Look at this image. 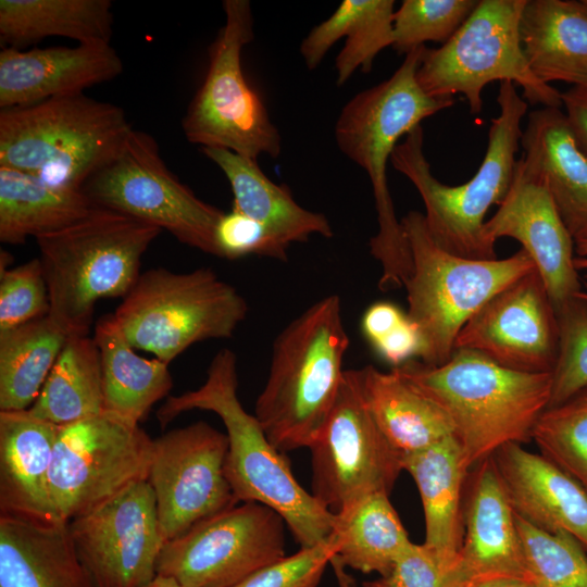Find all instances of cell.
<instances>
[{"label": "cell", "instance_id": "cell-17", "mask_svg": "<svg viewBox=\"0 0 587 587\" xmlns=\"http://www.w3.org/2000/svg\"><path fill=\"white\" fill-rule=\"evenodd\" d=\"M77 555L96 587H146L164 546L148 480L68 522Z\"/></svg>", "mask_w": 587, "mask_h": 587}, {"label": "cell", "instance_id": "cell-46", "mask_svg": "<svg viewBox=\"0 0 587 587\" xmlns=\"http://www.w3.org/2000/svg\"><path fill=\"white\" fill-rule=\"evenodd\" d=\"M405 316L407 313L395 303L389 301H376L372 303L362 315V334L370 346H373Z\"/></svg>", "mask_w": 587, "mask_h": 587}, {"label": "cell", "instance_id": "cell-36", "mask_svg": "<svg viewBox=\"0 0 587 587\" xmlns=\"http://www.w3.org/2000/svg\"><path fill=\"white\" fill-rule=\"evenodd\" d=\"M28 410L59 426L104 411L100 354L93 337L68 336Z\"/></svg>", "mask_w": 587, "mask_h": 587}, {"label": "cell", "instance_id": "cell-18", "mask_svg": "<svg viewBox=\"0 0 587 587\" xmlns=\"http://www.w3.org/2000/svg\"><path fill=\"white\" fill-rule=\"evenodd\" d=\"M560 348L558 316L537 268L492 296L466 322L455 349L484 354L523 373H552Z\"/></svg>", "mask_w": 587, "mask_h": 587}, {"label": "cell", "instance_id": "cell-12", "mask_svg": "<svg viewBox=\"0 0 587 587\" xmlns=\"http://www.w3.org/2000/svg\"><path fill=\"white\" fill-rule=\"evenodd\" d=\"M80 191L97 208L153 225L218 258L215 230L224 212L198 198L171 172L157 140L146 132L133 128L117 154Z\"/></svg>", "mask_w": 587, "mask_h": 587}, {"label": "cell", "instance_id": "cell-27", "mask_svg": "<svg viewBox=\"0 0 587 587\" xmlns=\"http://www.w3.org/2000/svg\"><path fill=\"white\" fill-rule=\"evenodd\" d=\"M520 38L533 74L542 83H587V5L576 0H526Z\"/></svg>", "mask_w": 587, "mask_h": 587}, {"label": "cell", "instance_id": "cell-14", "mask_svg": "<svg viewBox=\"0 0 587 587\" xmlns=\"http://www.w3.org/2000/svg\"><path fill=\"white\" fill-rule=\"evenodd\" d=\"M312 495L330 513L373 495H389L401 454L378 428L362 392L359 370H345L333 408L309 447Z\"/></svg>", "mask_w": 587, "mask_h": 587}, {"label": "cell", "instance_id": "cell-50", "mask_svg": "<svg viewBox=\"0 0 587 587\" xmlns=\"http://www.w3.org/2000/svg\"><path fill=\"white\" fill-rule=\"evenodd\" d=\"M146 587H185L172 577L157 574Z\"/></svg>", "mask_w": 587, "mask_h": 587}, {"label": "cell", "instance_id": "cell-45", "mask_svg": "<svg viewBox=\"0 0 587 587\" xmlns=\"http://www.w3.org/2000/svg\"><path fill=\"white\" fill-rule=\"evenodd\" d=\"M376 354L394 367L419 357L422 350L421 334L407 316L392 327L380 340L371 346Z\"/></svg>", "mask_w": 587, "mask_h": 587}, {"label": "cell", "instance_id": "cell-29", "mask_svg": "<svg viewBox=\"0 0 587 587\" xmlns=\"http://www.w3.org/2000/svg\"><path fill=\"white\" fill-rule=\"evenodd\" d=\"M394 0H344L328 18L314 26L300 45L309 70L316 68L328 50L347 36L335 61L336 84L345 85L355 71L373 68L377 54L394 42Z\"/></svg>", "mask_w": 587, "mask_h": 587}, {"label": "cell", "instance_id": "cell-31", "mask_svg": "<svg viewBox=\"0 0 587 587\" xmlns=\"http://www.w3.org/2000/svg\"><path fill=\"white\" fill-rule=\"evenodd\" d=\"M330 538L337 551L338 587H355L345 567L388 574L411 544L389 495L383 492L366 496L335 514Z\"/></svg>", "mask_w": 587, "mask_h": 587}, {"label": "cell", "instance_id": "cell-10", "mask_svg": "<svg viewBox=\"0 0 587 587\" xmlns=\"http://www.w3.org/2000/svg\"><path fill=\"white\" fill-rule=\"evenodd\" d=\"M526 0H478L471 15L440 48L425 47L416 80L429 97L461 93L470 112L483 109V89L495 80L521 86L527 103L561 108L551 85L530 71L520 38V18Z\"/></svg>", "mask_w": 587, "mask_h": 587}, {"label": "cell", "instance_id": "cell-5", "mask_svg": "<svg viewBox=\"0 0 587 587\" xmlns=\"http://www.w3.org/2000/svg\"><path fill=\"white\" fill-rule=\"evenodd\" d=\"M499 115L491 120L487 149L475 175L466 183L448 186L432 173L424 153V132L413 128L394 149L390 162L415 187L425 207V224L444 250L475 260L497 259L496 245L485 235V216L505 198L515 171L528 103L509 80L500 82Z\"/></svg>", "mask_w": 587, "mask_h": 587}, {"label": "cell", "instance_id": "cell-47", "mask_svg": "<svg viewBox=\"0 0 587 587\" xmlns=\"http://www.w3.org/2000/svg\"><path fill=\"white\" fill-rule=\"evenodd\" d=\"M561 99L576 145L587 157V83L570 87Z\"/></svg>", "mask_w": 587, "mask_h": 587}, {"label": "cell", "instance_id": "cell-51", "mask_svg": "<svg viewBox=\"0 0 587 587\" xmlns=\"http://www.w3.org/2000/svg\"><path fill=\"white\" fill-rule=\"evenodd\" d=\"M577 298L582 299L583 301H585L587 303V291L585 290H582L580 292H578L576 295Z\"/></svg>", "mask_w": 587, "mask_h": 587}, {"label": "cell", "instance_id": "cell-43", "mask_svg": "<svg viewBox=\"0 0 587 587\" xmlns=\"http://www.w3.org/2000/svg\"><path fill=\"white\" fill-rule=\"evenodd\" d=\"M215 241L218 258L222 259L235 260L248 254L279 261L288 258L287 243L264 224L235 210L224 212L221 216L215 230Z\"/></svg>", "mask_w": 587, "mask_h": 587}, {"label": "cell", "instance_id": "cell-26", "mask_svg": "<svg viewBox=\"0 0 587 587\" xmlns=\"http://www.w3.org/2000/svg\"><path fill=\"white\" fill-rule=\"evenodd\" d=\"M414 479L425 520L424 544L452 570L464 538V486L471 469L455 436L402 457Z\"/></svg>", "mask_w": 587, "mask_h": 587}, {"label": "cell", "instance_id": "cell-42", "mask_svg": "<svg viewBox=\"0 0 587 587\" xmlns=\"http://www.w3.org/2000/svg\"><path fill=\"white\" fill-rule=\"evenodd\" d=\"M328 564L337 569V551L329 541L300 548L249 575L234 587H317Z\"/></svg>", "mask_w": 587, "mask_h": 587}, {"label": "cell", "instance_id": "cell-39", "mask_svg": "<svg viewBox=\"0 0 587 587\" xmlns=\"http://www.w3.org/2000/svg\"><path fill=\"white\" fill-rule=\"evenodd\" d=\"M478 0H403L394 14L392 48L400 54L447 42L476 8Z\"/></svg>", "mask_w": 587, "mask_h": 587}, {"label": "cell", "instance_id": "cell-44", "mask_svg": "<svg viewBox=\"0 0 587 587\" xmlns=\"http://www.w3.org/2000/svg\"><path fill=\"white\" fill-rule=\"evenodd\" d=\"M451 569L425 544H411L388 574L363 583V587H453Z\"/></svg>", "mask_w": 587, "mask_h": 587}, {"label": "cell", "instance_id": "cell-2", "mask_svg": "<svg viewBox=\"0 0 587 587\" xmlns=\"http://www.w3.org/2000/svg\"><path fill=\"white\" fill-rule=\"evenodd\" d=\"M424 49L410 51L388 79L357 93L335 124L338 148L365 171L372 185L378 230L370 239V252L382 266L378 288L383 291L404 287L413 268L388 187L387 163L402 136L454 104L453 97H429L420 87L416 72Z\"/></svg>", "mask_w": 587, "mask_h": 587}, {"label": "cell", "instance_id": "cell-23", "mask_svg": "<svg viewBox=\"0 0 587 587\" xmlns=\"http://www.w3.org/2000/svg\"><path fill=\"white\" fill-rule=\"evenodd\" d=\"M60 426L29 410L0 411V514L57 524L49 473Z\"/></svg>", "mask_w": 587, "mask_h": 587}, {"label": "cell", "instance_id": "cell-13", "mask_svg": "<svg viewBox=\"0 0 587 587\" xmlns=\"http://www.w3.org/2000/svg\"><path fill=\"white\" fill-rule=\"evenodd\" d=\"M153 439L109 411L60 426L49 473L52 504L70 522L148 480Z\"/></svg>", "mask_w": 587, "mask_h": 587}, {"label": "cell", "instance_id": "cell-1", "mask_svg": "<svg viewBox=\"0 0 587 587\" xmlns=\"http://www.w3.org/2000/svg\"><path fill=\"white\" fill-rule=\"evenodd\" d=\"M236 362L232 350H220L202 386L166 398L157 412L160 425L165 427L180 413L196 409L217 414L228 438L225 475L237 500L257 501L277 512L300 548L329 541L335 514L301 487L284 453L243 409L237 396Z\"/></svg>", "mask_w": 587, "mask_h": 587}, {"label": "cell", "instance_id": "cell-20", "mask_svg": "<svg viewBox=\"0 0 587 587\" xmlns=\"http://www.w3.org/2000/svg\"><path fill=\"white\" fill-rule=\"evenodd\" d=\"M464 499V538L450 572L453 587L497 579L532 582L515 514L492 457L474 466Z\"/></svg>", "mask_w": 587, "mask_h": 587}, {"label": "cell", "instance_id": "cell-41", "mask_svg": "<svg viewBox=\"0 0 587 587\" xmlns=\"http://www.w3.org/2000/svg\"><path fill=\"white\" fill-rule=\"evenodd\" d=\"M47 283L39 258L0 271V332L49 313Z\"/></svg>", "mask_w": 587, "mask_h": 587}, {"label": "cell", "instance_id": "cell-28", "mask_svg": "<svg viewBox=\"0 0 587 587\" xmlns=\"http://www.w3.org/2000/svg\"><path fill=\"white\" fill-rule=\"evenodd\" d=\"M200 150L226 176L233 192L232 210L264 224L288 246L305 242L312 236H334L323 213L300 205L288 186L272 182L257 160L222 148Z\"/></svg>", "mask_w": 587, "mask_h": 587}, {"label": "cell", "instance_id": "cell-6", "mask_svg": "<svg viewBox=\"0 0 587 587\" xmlns=\"http://www.w3.org/2000/svg\"><path fill=\"white\" fill-rule=\"evenodd\" d=\"M162 230L95 208L86 217L36 239L51 319L72 335H89L96 303L124 298L140 275L143 253Z\"/></svg>", "mask_w": 587, "mask_h": 587}, {"label": "cell", "instance_id": "cell-21", "mask_svg": "<svg viewBox=\"0 0 587 587\" xmlns=\"http://www.w3.org/2000/svg\"><path fill=\"white\" fill-rule=\"evenodd\" d=\"M122 72L123 62L110 43L1 48L0 109L82 93Z\"/></svg>", "mask_w": 587, "mask_h": 587}, {"label": "cell", "instance_id": "cell-11", "mask_svg": "<svg viewBox=\"0 0 587 587\" xmlns=\"http://www.w3.org/2000/svg\"><path fill=\"white\" fill-rule=\"evenodd\" d=\"M225 23L209 47L205 76L192 97L182 127L186 139L201 148H222L258 160L277 158L282 137L259 92L247 80L243 47L253 39L248 0H224Z\"/></svg>", "mask_w": 587, "mask_h": 587}, {"label": "cell", "instance_id": "cell-25", "mask_svg": "<svg viewBox=\"0 0 587 587\" xmlns=\"http://www.w3.org/2000/svg\"><path fill=\"white\" fill-rule=\"evenodd\" d=\"M0 587H96L73 545L68 523L0 514Z\"/></svg>", "mask_w": 587, "mask_h": 587}, {"label": "cell", "instance_id": "cell-40", "mask_svg": "<svg viewBox=\"0 0 587 587\" xmlns=\"http://www.w3.org/2000/svg\"><path fill=\"white\" fill-rule=\"evenodd\" d=\"M557 316L560 348L548 408L587 387V303L576 297Z\"/></svg>", "mask_w": 587, "mask_h": 587}, {"label": "cell", "instance_id": "cell-34", "mask_svg": "<svg viewBox=\"0 0 587 587\" xmlns=\"http://www.w3.org/2000/svg\"><path fill=\"white\" fill-rule=\"evenodd\" d=\"M95 208L80 190L53 187L26 172L0 166V240L4 243L58 232Z\"/></svg>", "mask_w": 587, "mask_h": 587}, {"label": "cell", "instance_id": "cell-52", "mask_svg": "<svg viewBox=\"0 0 587 587\" xmlns=\"http://www.w3.org/2000/svg\"><path fill=\"white\" fill-rule=\"evenodd\" d=\"M583 2L587 5V0H583Z\"/></svg>", "mask_w": 587, "mask_h": 587}, {"label": "cell", "instance_id": "cell-8", "mask_svg": "<svg viewBox=\"0 0 587 587\" xmlns=\"http://www.w3.org/2000/svg\"><path fill=\"white\" fill-rule=\"evenodd\" d=\"M401 224L413 264L404 285L407 314L421 334V361L442 365L451 358L466 322L492 296L536 266L524 249L504 259L454 255L433 240L419 211L407 213Z\"/></svg>", "mask_w": 587, "mask_h": 587}, {"label": "cell", "instance_id": "cell-24", "mask_svg": "<svg viewBox=\"0 0 587 587\" xmlns=\"http://www.w3.org/2000/svg\"><path fill=\"white\" fill-rule=\"evenodd\" d=\"M560 109L542 107L528 114L521 138L522 158L542 176L576 243L587 240V157Z\"/></svg>", "mask_w": 587, "mask_h": 587}, {"label": "cell", "instance_id": "cell-22", "mask_svg": "<svg viewBox=\"0 0 587 587\" xmlns=\"http://www.w3.org/2000/svg\"><path fill=\"white\" fill-rule=\"evenodd\" d=\"M491 457L515 514L541 530L572 535L587 551V492L574 478L520 444Z\"/></svg>", "mask_w": 587, "mask_h": 587}, {"label": "cell", "instance_id": "cell-15", "mask_svg": "<svg viewBox=\"0 0 587 587\" xmlns=\"http://www.w3.org/2000/svg\"><path fill=\"white\" fill-rule=\"evenodd\" d=\"M284 519L257 501H243L164 544L157 573L185 587H234L285 557Z\"/></svg>", "mask_w": 587, "mask_h": 587}, {"label": "cell", "instance_id": "cell-38", "mask_svg": "<svg viewBox=\"0 0 587 587\" xmlns=\"http://www.w3.org/2000/svg\"><path fill=\"white\" fill-rule=\"evenodd\" d=\"M515 523L533 584L587 587V551L578 540L565 532L541 530L517 514Z\"/></svg>", "mask_w": 587, "mask_h": 587}, {"label": "cell", "instance_id": "cell-32", "mask_svg": "<svg viewBox=\"0 0 587 587\" xmlns=\"http://www.w3.org/2000/svg\"><path fill=\"white\" fill-rule=\"evenodd\" d=\"M93 339L100 354L104 411L139 423L171 391L170 364L137 354L112 313L98 320Z\"/></svg>", "mask_w": 587, "mask_h": 587}, {"label": "cell", "instance_id": "cell-9", "mask_svg": "<svg viewBox=\"0 0 587 587\" xmlns=\"http://www.w3.org/2000/svg\"><path fill=\"white\" fill-rule=\"evenodd\" d=\"M246 299L209 267L140 273L112 313L128 342L170 364L191 345L233 337L248 313Z\"/></svg>", "mask_w": 587, "mask_h": 587}, {"label": "cell", "instance_id": "cell-3", "mask_svg": "<svg viewBox=\"0 0 587 587\" xmlns=\"http://www.w3.org/2000/svg\"><path fill=\"white\" fill-rule=\"evenodd\" d=\"M392 371L439 405L472 467L507 444L532 441L549 407L552 373H523L455 349L442 365L410 360Z\"/></svg>", "mask_w": 587, "mask_h": 587}, {"label": "cell", "instance_id": "cell-35", "mask_svg": "<svg viewBox=\"0 0 587 587\" xmlns=\"http://www.w3.org/2000/svg\"><path fill=\"white\" fill-rule=\"evenodd\" d=\"M67 338L49 314L0 332V411L33 405Z\"/></svg>", "mask_w": 587, "mask_h": 587}, {"label": "cell", "instance_id": "cell-19", "mask_svg": "<svg viewBox=\"0 0 587 587\" xmlns=\"http://www.w3.org/2000/svg\"><path fill=\"white\" fill-rule=\"evenodd\" d=\"M484 228L487 239L495 245L502 237L522 245L534 261L557 314L583 290L574 266L575 242L542 176L523 158L516 161L505 198Z\"/></svg>", "mask_w": 587, "mask_h": 587}, {"label": "cell", "instance_id": "cell-37", "mask_svg": "<svg viewBox=\"0 0 587 587\" xmlns=\"http://www.w3.org/2000/svg\"><path fill=\"white\" fill-rule=\"evenodd\" d=\"M532 440L540 454L587 492V387L539 416Z\"/></svg>", "mask_w": 587, "mask_h": 587}, {"label": "cell", "instance_id": "cell-30", "mask_svg": "<svg viewBox=\"0 0 587 587\" xmlns=\"http://www.w3.org/2000/svg\"><path fill=\"white\" fill-rule=\"evenodd\" d=\"M365 402L385 438L404 457L454 436L453 426L433 400L392 370H359Z\"/></svg>", "mask_w": 587, "mask_h": 587}, {"label": "cell", "instance_id": "cell-7", "mask_svg": "<svg viewBox=\"0 0 587 587\" xmlns=\"http://www.w3.org/2000/svg\"><path fill=\"white\" fill-rule=\"evenodd\" d=\"M133 130L125 111L84 92L0 109V166L80 190Z\"/></svg>", "mask_w": 587, "mask_h": 587}, {"label": "cell", "instance_id": "cell-33", "mask_svg": "<svg viewBox=\"0 0 587 587\" xmlns=\"http://www.w3.org/2000/svg\"><path fill=\"white\" fill-rule=\"evenodd\" d=\"M110 0H1V48L25 49L47 37L110 43Z\"/></svg>", "mask_w": 587, "mask_h": 587}, {"label": "cell", "instance_id": "cell-49", "mask_svg": "<svg viewBox=\"0 0 587 587\" xmlns=\"http://www.w3.org/2000/svg\"><path fill=\"white\" fill-rule=\"evenodd\" d=\"M576 257L574 258V266L577 271L587 272V240L578 241L575 243ZM587 278V273L585 275Z\"/></svg>", "mask_w": 587, "mask_h": 587}, {"label": "cell", "instance_id": "cell-4", "mask_svg": "<svg viewBox=\"0 0 587 587\" xmlns=\"http://www.w3.org/2000/svg\"><path fill=\"white\" fill-rule=\"evenodd\" d=\"M348 347L336 294L315 301L275 338L253 415L280 452L309 448L322 429L339 391Z\"/></svg>", "mask_w": 587, "mask_h": 587}, {"label": "cell", "instance_id": "cell-16", "mask_svg": "<svg viewBox=\"0 0 587 587\" xmlns=\"http://www.w3.org/2000/svg\"><path fill=\"white\" fill-rule=\"evenodd\" d=\"M227 450V435L203 421L153 439L148 482L164 542L239 502L225 475Z\"/></svg>", "mask_w": 587, "mask_h": 587}, {"label": "cell", "instance_id": "cell-48", "mask_svg": "<svg viewBox=\"0 0 587 587\" xmlns=\"http://www.w3.org/2000/svg\"><path fill=\"white\" fill-rule=\"evenodd\" d=\"M472 587H537L528 580L522 579H497L474 585Z\"/></svg>", "mask_w": 587, "mask_h": 587}]
</instances>
